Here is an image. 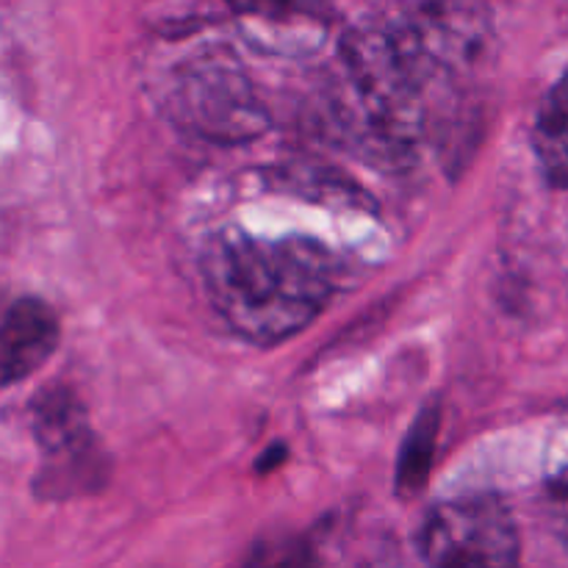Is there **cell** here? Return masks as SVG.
<instances>
[{
  "instance_id": "1",
  "label": "cell",
  "mask_w": 568,
  "mask_h": 568,
  "mask_svg": "<svg viewBox=\"0 0 568 568\" xmlns=\"http://www.w3.org/2000/svg\"><path fill=\"white\" fill-rule=\"evenodd\" d=\"M200 275L225 325L264 347L303 333L336 292L331 250L305 236L222 231L203 247Z\"/></svg>"
},
{
  "instance_id": "2",
  "label": "cell",
  "mask_w": 568,
  "mask_h": 568,
  "mask_svg": "<svg viewBox=\"0 0 568 568\" xmlns=\"http://www.w3.org/2000/svg\"><path fill=\"white\" fill-rule=\"evenodd\" d=\"M344 64L372 128L392 144L414 148L430 133L455 87V55L419 22H366L344 39Z\"/></svg>"
},
{
  "instance_id": "3",
  "label": "cell",
  "mask_w": 568,
  "mask_h": 568,
  "mask_svg": "<svg viewBox=\"0 0 568 568\" xmlns=\"http://www.w3.org/2000/svg\"><path fill=\"white\" fill-rule=\"evenodd\" d=\"M416 544L430 566H514L521 552L514 514L491 494L438 503L422 521Z\"/></svg>"
},
{
  "instance_id": "4",
  "label": "cell",
  "mask_w": 568,
  "mask_h": 568,
  "mask_svg": "<svg viewBox=\"0 0 568 568\" xmlns=\"http://www.w3.org/2000/svg\"><path fill=\"white\" fill-rule=\"evenodd\" d=\"M31 430L44 455V469L37 475L39 497H72L105 480L103 453L72 388L48 386L33 399Z\"/></svg>"
},
{
  "instance_id": "5",
  "label": "cell",
  "mask_w": 568,
  "mask_h": 568,
  "mask_svg": "<svg viewBox=\"0 0 568 568\" xmlns=\"http://www.w3.org/2000/svg\"><path fill=\"white\" fill-rule=\"evenodd\" d=\"M181 109L214 139H244L261 128L244 78L225 64H200L183 81Z\"/></svg>"
},
{
  "instance_id": "6",
  "label": "cell",
  "mask_w": 568,
  "mask_h": 568,
  "mask_svg": "<svg viewBox=\"0 0 568 568\" xmlns=\"http://www.w3.org/2000/svg\"><path fill=\"white\" fill-rule=\"evenodd\" d=\"M59 338V316L44 300H17L0 320V388L17 386L42 369Z\"/></svg>"
},
{
  "instance_id": "7",
  "label": "cell",
  "mask_w": 568,
  "mask_h": 568,
  "mask_svg": "<svg viewBox=\"0 0 568 568\" xmlns=\"http://www.w3.org/2000/svg\"><path fill=\"white\" fill-rule=\"evenodd\" d=\"M532 150L544 178L568 189V67L544 98L532 125Z\"/></svg>"
},
{
  "instance_id": "8",
  "label": "cell",
  "mask_w": 568,
  "mask_h": 568,
  "mask_svg": "<svg viewBox=\"0 0 568 568\" xmlns=\"http://www.w3.org/2000/svg\"><path fill=\"white\" fill-rule=\"evenodd\" d=\"M438 422H442V410H438L436 403H427L422 414L416 416L408 438H405L397 469V491L403 497H414V494L425 488L433 466V455H436Z\"/></svg>"
},
{
  "instance_id": "9",
  "label": "cell",
  "mask_w": 568,
  "mask_h": 568,
  "mask_svg": "<svg viewBox=\"0 0 568 568\" xmlns=\"http://www.w3.org/2000/svg\"><path fill=\"white\" fill-rule=\"evenodd\" d=\"M236 14L266 22H327L333 17L331 0H225Z\"/></svg>"
},
{
  "instance_id": "10",
  "label": "cell",
  "mask_w": 568,
  "mask_h": 568,
  "mask_svg": "<svg viewBox=\"0 0 568 568\" xmlns=\"http://www.w3.org/2000/svg\"><path fill=\"white\" fill-rule=\"evenodd\" d=\"M544 505H547V516L555 536L568 549V464L552 471L544 483Z\"/></svg>"
}]
</instances>
